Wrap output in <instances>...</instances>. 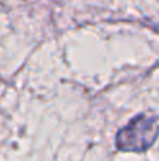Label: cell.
Wrapping results in <instances>:
<instances>
[{"instance_id": "1", "label": "cell", "mask_w": 159, "mask_h": 161, "mask_svg": "<svg viewBox=\"0 0 159 161\" xmlns=\"http://www.w3.org/2000/svg\"><path fill=\"white\" fill-rule=\"evenodd\" d=\"M159 137V117L138 114L115 136V146L124 153H144Z\"/></svg>"}]
</instances>
